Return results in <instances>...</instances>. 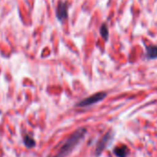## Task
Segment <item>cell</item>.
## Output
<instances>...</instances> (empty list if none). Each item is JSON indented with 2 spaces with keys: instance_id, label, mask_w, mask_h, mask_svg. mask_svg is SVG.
Segmentation results:
<instances>
[{
  "instance_id": "obj_1",
  "label": "cell",
  "mask_w": 157,
  "mask_h": 157,
  "mask_svg": "<svg viewBox=\"0 0 157 157\" xmlns=\"http://www.w3.org/2000/svg\"><path fill=\"white\" fill-rule=\"evenodd\" d=\"M86 134V128H78L76 130L67 140L66 142L62 145L58 152L54 156V157H66L72 150L73 148L80 142L81 140L84 138Z\"/></svg>"
},
{
  "instance_id": "obj_2",
  "label": "cell",
  "mask_w": 157,
  "mask_h": 157,
  "mask_svg": "<svg viewBox=\"0 0 157 157\" xmlns=\"http://www.w3.org/2000/svg\"><path fill=\"white\" fill-rule=\"evenodd\" d=\"M105 96H106V94L104 93V92L94 94L91 95L90 97H87V98L83 99L82 101L78 102L77 106H78V107H85V106H89V105H94V104L102 101L103 99H105Z\"/></svg>"
},
{
  "instance_id": "obj_3",
  "label": "cell",
  "mask_w": 157,
  "mask_h": 157,
  "mask_svg": "<svg viewBox=\"0 0 157 157\" xmlns=\"http://www.w3.org/2000/svg\"><path fill=\"white\" fill-rule=\"evenodd\" d=\"M56 18L63 21L67 18V4L66 2H60L57 6L56 12Z\"/></svg>"
},
{
  "instance_id": "obj_4",
  "label": "cell",
  "mask_w": 157,
  "mask_h": 157,
  "mask_svg": "<svg viewBox=\"0 0 157 157\" xmlns=\"http://www.w3.org/2000/svg\"><path fill=\"white\" fill-rule=\"evenodd\" d=\"M111 138H112L111 133H106V134L100 140V141L98 142V144H97V146H96V154H97V155H99V154L104 151V149L106 147V145H107V143H108V141L110 140Z\"/></svg>"
},
{
  "instance_id": "obj_5",
  "label": "cell",
  "mask_w": 157,
  "mask_h": 157,
  "mask_svg": "<svg viewBox=\"0 0 157 157\" xmlns=\"http://www.w3.org/2000/svg\"><path fill=\"white\" fill-rule=\"evenodd\" d=\"M146 57L148 59L157 58V45L146 46Z\"/></svg>"
},
{
  "instance_id": "obj_6",
  "label": "cell",
  "mask_w": 157,
  "mask_h": 157,
  "mask_svg": "<svg viewBox=\"0 0 157 157\" xmlns=\"http://www.w3.org/2000/svg\"><path fill=\"white\" fill-rule=\"evenodd\" d=\"M128 152H129V151H128V147L125 146V145L117 147V148L114 150V153H115L117 157H127V155L128 154Z\"/></svg>"
},
{
  "instance_id": "obj_7",
  "label": "cell",
  "mask_w": 157,
  "mask_h": 157,
  "mask_svg": "<svg viewBox=\"0 0 157 157\" xmlns=\"http://www.w3.org/2000/svg\"><path fill=\"white\" fill-rule=\"evenodd\" d=\"M24 144L28 148H33L35 146V141L33 138H31V136L25 135L24 136Z\"/></svg>"
},
{
  "instance_id": "obj_8",
  "label": "cell",
  "mask_w": 157,
  "mask_h": 157,
  "mask_svg": "<svg viewBox=\"0 0 157 157\" xmlns=\"http://www.w3.org/2000/svg\"><path fill=\"white\" fill-rule=\"evenodd\" d=\"M100 33H101V36L106 41L108 39V28L106 26L105 23L102 24L101 28H100Z\"/></svg>"
}]
</instances>
